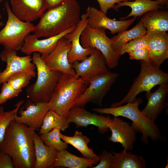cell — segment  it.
Listing matches in <instances>:
<instances>
[{
  "mask_svg": "<svg viewBox=\"0 0 168 168\" xmlns=\"http://www.w3.org/2000/svg\"><path fill=\"white\" fill-rule=\"evenodd\" d=\"M71 64L75 72L76 77L81 78L89 84L97 77L110 72L104 57L96 48L84 60L80 62L75 61Z\"/></svg>",
  "mask_w": 168,
  "mask_h": 168,
  "instance_id": "obj_10",
  "label": "cell"
},
{
  "mask_svg": "<svg viewBox=\"0 0 168 168\" xmlns=\"http://www.w3.org/2000/svg\"><path fill=\"white\" fill-rule=\"evenodd\" d=\"M59 136L63 141L72 145L79 151L83 157L98 161V156L94 153L92 149L89 148L88 146V143L90 142V139L83 135L81 132L76 131L72 136H66L60 133Z\"/></svg>",
  "mask_w": 168,
  "mask_h": 168,
  "instance_id": "obj_27",
  "label": "cell"
},
{
  "mask_svg": "<svg viewBox=\"0 0 168 168\" xmlns=\"http://www.w3.org/2000/svg\"><path fill=\"white\" fill-rule=\"evenodd\" d=\"M81 8L77 0H70L48 9L32 32L38 38L58 35L73 27L80 20Z\"/></svg>",
  "mask_w": 168,
  "mask_h": 168,
  "instance_id": "obj_2",
  "label": "cell"
},
{
  "mask_svg": "<svg viewBox=\"0 0 168 168\" xmlns=\"http://www.w3.org/2000/svg\"><path fill=\"white\" fill-rule=\"evenodd\" d=\"M99 163L92 168H111L113 155L112 152H107L104 150L98 156Z\"/></svg>",
  "mask_w": 168,
  "mask_h": 168,
  "instance_id": "obj_35",
  "label": "cell"
},
{
  "mask_svg": "<svg viewBox=\"0 0 168 168\" xmlns=\"http://www.w3.org/2000/svg\"><path fill=\"white\" fill-rule=\"evenodd\" d=\"M7 20L0 30V44L4 49L18 51L23 46L26 36L32 32L35 26L31 22L21 21L13 13L8 2H4Z\"/></svg>",
  "mask_w": 168,
  "mask_h": 168,
  "instance_id": "obj_7",
  "label": "cell"
},
{
  "mask_svg": "<svg viewBox=\"0 0 168 168\" xmlns=\"http://www.w3.org/2000/svg\"><path fill=\"white\" fill-rule=\"evenodd\" d=\"M13 14L21 21L31 22L40 18L46 10L44 0H10Z\"/></svg>",
  "mask_w": 168,
  "mask_h": 168,
  "instance_id": "obj_18",
  "label": "cell"
},
{
  "mask_svg": "<svg viewBox=\"0 0 168 168\" xmlns=\"http://www.w3.org/2000/svg\"><path fill=\"white\" fill-rule=\"evenodd\" d=\"M140 21L147 30V35L165 33L168 30V10L149 11L143 15Z\"/></svg>",
  "mask_w": 168,
  "mask_h": 168,
  "instance_id": "obj_22",
  "label": "cell"
},
{
  "mask_svg": "<svg viewBox=\"0 0 168 168\" xmlns=\"http://www.w3.org/2000/svg\"><path fill=\"white\" fill-rule=\"evenodd\" d=\"M140 73L134 80L128 93L122 100L112 104L111 107L133 102L139 93L150 91L157 85L168 83V74L162 71L160 67L150 61H140Z\"/></svg>",
  "mask_w": 168,
  "mask_h": 168,
  "instance_id": "obj_6",
  "label": "cell"
},
{
  "mask_svg": "<svg viewBox=\"0 0 168 168\" xmlns=\"http://www.w3.org/2000/svg\"><path fill=\"white\" fill-rule=\"evenodd\" d=\"M35 162L34 168H52L58 151L46 145L35 132L33 136Z\"/></svg>",
  "mask_w": 168,
  "mask_h": 168,
  "instance_id": "obj_23",
  "label": "cell"
},
{
  "mask_svg": "<svg viewBox=\"0 0 168 168\" xmlns=\"http://www.w3.org/2000/svg\"><path fill=\"white\" fill-rule=\"evenodd\" d=\"M1 60L7 63L6 68L0 73V85L11 75L22 72H30L36 76V67L30 55L19 56L17 51L4 49L0 54Z\"/></svg>",
  "mask_w": 168,
  "mask_h": 168,
  "instance_id": "obj_11",
  "label": "cell"
},
{
  "mask_svg": "<svg viewBox=\"0 0 168 168\" xmlns=\"http://www.w3.org/2000/svg\"><path fill=\"white\" fill-rule=\"evenodd\" d=\"M88 26L94 28L109 30L112 35L127 30L136 19L115 20L108 17L106 14L93 7L89 6L86 10Z\"/></svg>",
  "mask_w": 168,
  "mask_h": 168,
  "instance_id": "obj_14",
  "label": "cell"
},
{
  "mask_svg": "<svg viewBox=\"0 0 168 168\" xmlns=\"http://www.w3.org/2000/svg\"><path fill=\"white\" fill-rule=\"evenodd\" d=\"M160 3V5L163 6L166 5L168 7V0H157Z\"/></svg>",
  "mask_w": 168,
  "mask_h": 168,
  "instance_id": "obj_40",
  "label": "cell"
},
{
  "mask_svg": "<svg viewBox=\"0 0 168 168\" xmlns=\"http://www.w3.org/2000/svg\"><path fill=\"white\" fill-rule=\"evenodd\" d=\"M35 77L30 72L22 71L12 75L6 82L14 89L22 91L23 88L28 86L32 78Z\"/></svg>",
  "mask_w": 168,
  "mask_h": 168,
  "instance_id": "obj_32",
  "label": "cell"
},
{
  "mask_svg": "<svg viewBox=\"0 0 168 168\" xmlns=\"http://www.w3.org/2000/svg\"><path fill=\"white\" fill-rule=\"evenodd\" d=\"M142 48H147L145 35L134 39L124 45L119 51L120 55Z\"/></svg>",
  "mask_w": 168,
  "mask_h": 168,
  "instance_id": "obj_33",
  "label": "cell"
},
{
  "mask_svg": "<svg viewBox=\"0 0 168 168\" xmlns=\"http://www.w3.org/2000/svg\"><path fill=\"white\" fill-rule=\"evenodd\" d=\"M32 54V61L37 70V79L27 88V96L35 103L48 102L62 73L50 70L40 53L34 52Z\"/></svg>",
  "mask_w": 168,
  "mask_h": 168,
  "instance_id": "obj_5",
  "label": "cell"
},
{
  "mask_svg": "<svg viewBox=\"0 0 168 168\" xmlns=\"http://www.w3.org/2000/svg\"><path fill=\"white\" fill-rule=\"evenodd\" d=\"M108 128L111 132L109 137V141L119 143L127 151L132 150L136 141L137 132L133 126L120 119L118 117L112 119Z\"/></svg>",
  "mask_w": 168,
  "mask_h": 168,
  "instance_id": "obj_16",
  "label": "cell"
},
{
  "mask_svg": "<svg viewBox=\"0 0 168 168\" xmlns=\"http://www.w3.org/2000/svg\"><path fill=\"white\" fill-rule=\"evenodd\" d=\"M68 120L56 112L49 110L44 116L40 128L39 134L49 132L54 128H58L64 131L69 127Z\"/></svg>",
  "mask_w": 168,
  "mask_h": 168,
  "instance_id": "obj_29",
  "label": "cell"
},
{
  "mask_svg": "<svg viewBox=\"0 0 168 168\" xmlns=\"http://www.w3.org/2000/svg\"><path fill=\"white\" fill-rule=\"evenodd\" d=\"M4 25V23L2 21L0 20V27L3 26Z\"/></svg>",
  "mask_w": 168,
  "mask_h": 168,
  "instance_id": "obj_41",
  "label": "cell"
},
{
  "mask_svg": "<svg viewBox=\"0 0 168 168\" xmlns=\"http://www.w3.org/2000/svg\"><path fill=\"white\" fill-rule=\"evenodd\" d=\"M46 9L56 7L61 3L70 0H44Z\"/></svg>",
  "mask_w": 168,
  "mask_h": 168,
  "instance_id": "obj_39",
  "label": "cell"
},
{
  "mask_svg": "<svg viewBox=\"0 0 168 168\" xmlns=\"http://www.w3.org/2000/svg\"><path fill=\"white\" fill-rule=\"evenodd\" d=\"M61 130L54 128L51 131L40 136L42 141L46 146L58 151L68 148V144L62 140L59 134Z\"/></svg>",
  "mask_w": 168,
  "mask_h": 168,
  "instance_id": "obj_30",
  "label": "cell"
},
{
  "mask_svg": "<svg viewBox=\"0 0 168 168\" xmlns=\"http://www.w3.org/2000/svg\"><path fill=\"white\" fill-rule=\"evenodd\" d=\"M2 18V15L0 13V19Z\"/></svg>",
  "mask_w": 168,
  "mask_h": 168,
  "instance_id": "obj_42",
  "label": "cell"
},
{
  "mask_svg": "<svg viewBox=\"0 0 168 168\" xmlns=\"http://www.w3.org/2000/svg\"><path fill=\"white\" fill-rule=\"evenodd\" d=\"M2 84L0 93V105L5 103L9 100L17 96L22 91L14 89L6 81Z\"/></svg>",
  "mask_w": 168,
  "mask_h": 168,
  "instance_id": "obj_34",
  "label": "cell"
},
{
  "mask_svg": "<svg viewBox=\"0 0 168 168\" xmlns=\"http://www.w3.org/2000/svg\"><path fill=\"white\" fill-rule=\"evenodd\" d=\"M105 30L87 25L81 34L80 43L83 48L99 50L104 57L108 67L112 69L117 67L120 55L119 52L113 49V40L107 36Z\"/></svg>",
  "mask_w": 168,
  "mask_h": 168,
  "instance_id": "obj_8",
  "label": "cell"
},
{
  "mask_svg": "<svg viewBox=\"0 0 168 168\" xmlns=\"http://www.w3.org/2000/svg\"><path fill=\"white\" fill-rule=\"evenodd\" d=\"M1 72V69L0 68V73Z\"/></svg>",
  "mask_w": 168,
  "mask_h": 168,
  "instance_id": "obj_44",
  "label": "cell"
},
{
  "mask_svg": "<svg viewBox=\"0 0 168 168\" xmlns=\"http://www.w3.org/2000/svg\"><path fill=\"white\" fill-rule=\"evenodd\" d=\"M3 1V0H0V3Z\"/></svg>",
  "mask_w": 168,
  "mask_h": 168,
  "instance_id": "obj_43",
  "label": "cell"
},
{
  "mask_svg": "<svg viewBox=\"0 0 168 168\" xmlns=\"http://www.w3.org/2000/svg\"><path fill=\"white\" fill-rule=\"evenodd\" d=\"M141 98H136L132 102L124 105L107 108H94V112L100 114H111L114 117L122 116L132 121V124L137 132L142 134V141L145 144L148 143V138L153 141L160 140L161 136L157 126L145 115L138 108L142 102Z\"/></svg>",
  "mask_w": 168,
  "mask_h": 168,
  "instance_id": "obj_4",
  "label": "cell"
},
{
  "mask_svg": "<svg viewBox=\"0 0 168 168\" xmlns=\"http://www.w3.org/2000/svg\"><path fill=\"white\" fill-rule=\"evenodd\" d=\"M76 27H72L58 35L43 39H39L34 34H29L26 37L20 50L27 55H30L34 52H38L43 58L54 50L61 38L73 31Z\"/></svg>",
  "mask_w": 168,
  "mask_h": 168,
  "instance_id": "obj_15",
  "label": "cell"
},
{
  "mask_svg": "<svg viewBox=\"0 0 168 168\" xmlns=\"http://www.w3.org/2000/svg\"><path fill=\"white\" fill-rule=\"evenodd\" d=\"M150 54V61L160 67L168 58V34L145 35Z\"/></svg>",
  "mask_w": 168,
  "mask_h": 168,
  "instance_id": "obj_21",
  "label": "cell"
},
{
  "mask_svg": "<svg viewBox=\"0 0 168 168\" xmlns=\"http://www.w3.org/2000/svg\"><path fill=\"white\" fill-rule=\"evenodd\" d=\"M66 118L71 123H74L77 128L86 127L89 125H94L98 128L99 133L103 134L107 132L108 125L111 122L109 115H99L86 110L84 107H76L69 111Z\"/></svg>",
  "mask_w": 168,
  "mask_h": 168,
  "instance_id": "obj_12",
  "label": "cell"
},
{
  "mask_svg": "<svg viewBox=\"0 0 168 168\" xmlns=\"http://www.w3.org/2000/svg\"><path fill=\"white\" fill-rule=\"evenodd\" d=\"M24 101V100L18 101L15 105V108L7 111H4L3 106L0 107V142L3 140L7 127L14 120L20 107Z\"/></svg>",
  "mask_w": 168,
  "mask_h": 168,
  "instance_id": "obj_31",
  "label": "cell"
},
{
  "mask_svg": "<svg viewBox=\"0 0 168 168\" xmlns=\"http://www.w3.org/2000/svg\"><path fill=\"white\" fill-rule=\"evenodd\" d=\"M87 25V16L85 13L81 16L80 20L74 30L64 36L72 44L71 48L68 55V61L71 63L76 61H83L91 54L95 49L83 48L80 43L81 34Z\"/></svg>",
  "mask_w": 168,
  "mask_h": 168,
  "instance_id": "obj_19",
  "label": "cell"
},
{
  "mask_svg": "<svg viewBox=\"0 0 168 168\" xmlns=\"http://www.w3.org/2000/svg\"><path fill=\"white\" fill-rule=\"evenodd\" d=\"M118 76V73L110 71L93 79L72 108L84 107L89 103H95L101 107L104 97L110 91Z\"/></svg>",
  "mask_w": 168,
  "mask_h": 168,
  "instance_id": "obj_9",
  "label": "cell"
},
{
  "mask_svg": "<svg viewBox=\"0 0 168 168\" xmlns=\"http://www.w3.org/2000/svg\"><path fill=\"white\" fill-rule=\"evenodd\" d=\"M113 155L111 168H145L146 162L142 156H138L124 149Z\"/></svg>",
  "mask_w": 168,
  "mask_h": 168,
  "instance_id": "obj_26",
  "label": "cell"
},
{
  "mask_svg": "<svg viewBox=\"0 0 168 168\" xmlns=\"http://www.w3.org/2000/svg\"><path fill=\"white\" fill-rule=\"evenodd\" d=\"M98 2L100 11L105 14L109 9L114 7L115 4L125 1H133V0H96Z\"/></svg>",
  "mask_w": 168,
  "mask_h": 168,
  "instance_id": "obj_37",
  "label": "cell"
},
{
  "mask_svg": "<svg viewBox=\"0 0 168 168\" xmlns=\"http://www.w3.org/2000/svg\"><path fill=\"white\" fill-rule=\"evenodd\" d=\"M98 162L95 160L78 156L70 153L66 149H64L58 151L53 166V168H91L94 164H97Z\"/></svg>",
  "mask_w": 168,
  "mask_h": 168,
  "instance_id": "obj_24",
  "label": "cell"
},
{
  "mask_svg": "<svg viewBox=\"0 0 168 168\" xmlns=\"http://www.w3.org/2000/svg\"><path fill=\"white\" fill-rule=\"evenodd\" d=\"M89 85L80 78L62 73L48 102L49 110L66 118Z\"/></svg>",
  "mask_w": 168,
  "mask_h": 168,
  "instance_id": "obj_3",
  "label": "cell"
},
{
  "mask_svg": "<svg viewBox=\"0 0 168 168\" xmlns=\"http://www.w3.org/2000/svg\"><path fill=\"white\" fill-rule=\"evenodd\" d=\"M159 86L158 88L154 92H152L150 91L146 92L145 96L147 103L141 111L154 122L166 106L165 100L168 92V85L165 83Z\"/></svg>",
  "mask_w": 168,
  "mask_h": 168,
  "instance_id": "obj_20",
  "label": "cell"
},
{
  "mask_svg": "<svg viewBox=\"0 0 168 168\" xmlns=\"http://www.w3.org/2000/svg\"><path fill=\"white\" fill-rule=\"evenodd\" d=\"M35 130L12 121L0 142V151L11 157L14 168H34L33 136Z\"/></svg>",
  "mask_w": 168,
  "mask_h": 168,
  "instance_id": "obj_1",
  "label": "cell"
},
{
  "mask_svg": "<svg viewBox=\"0 0 168 168\" xmlns=\"http://www.w3.org/2000/svg\"><path fill=\"white\" fill-rule=\"evenodd\" d=\"M123 6L130 7L131 11L127 16L120 19L122 20L131 16L140 17L147 12L159 9L162 7L157 0H133L119 2L115 5L113 9L117 10Z\"/></svg>",
  "mask_w": 168,
  "mask_h": 168,
  "instance_id": "obj_25",
  "label": "cell"
},
{
  "mask_svg": "<svg viewBox=\"0 0 168 168\" xmlns=\"http://www.w3.org/2000/svg\"><path fill=\"white\" fill-rule=\"evenodd\" d=\"M147 33L146 29L140 21L133 28L119 33L111 38L113 43L112 47L119 52L121 48L126 44L135 38L145 35Z\"/></svg>",
  "mask_w": 168,
  "mask_h": 168,
  "instance_id": "obj_28",
  "label": "cell"
},
{
  "mask_svg": "<svg viewBox=\"0 0 168 168\" xmlns=\"http://www.w3.org/2000/svg\"><path fill=\"white\" fill-rule=\"evenodd\" d=\"M131 60H136L145 62L150 61V54L147 48H140L128 53Z\"/></svg>",
  "mask_w": 168,
  "mask_h": 168,
  "instance_id": "obj_36",
  "label": "cell"
},
{
  "mask_svg": "<svg viewBox=\"0 0 168 168\" xmlns=\"http://www.w3.org/2000/svg\"><path fill=\"white\" fill-rule=\"evenodd\" d=\"M25 110H20L19 114L16 116L14 120L34 129L40 128L43 119L49 110L48 102L35 103L29 99L25 104Z\"/></svg>",
  "mask_w": 168,
  "mask_h": 168,
  "instance_id": "obj_17",
  "label": "cell"
},
{
  "mask_svg": "<svg viewBox=\"0 0 168 168\" xmlns=\"http://www.w3.org/2000/svg\"><path fill=\"white\" fill-rule=\"evenodd\" d=\"M71 46V42L64 36L59 40L54 50L43 58L50 70L58 71L76 77L75 72L68 58Z\"/></svg>",
  "mask_w": 168,
  "mask_h": 168,
  "instance_id": "obj_13",
  "label": "cell"
},
{
  "mask_svg": "<svg viewBox=\"0 0 168 168\" xmlns=\"http://www.w3.org/2000/svg\"><path fill=\"white\" fill-rule=\"evenodd\" d=\"M13 168L12 161L11 156L7 154L0 151V168Z\"/></svg>",
  "mask_w": 168,
  "mask_h": 168,
  "instance_id": "obj_38",
  "label": "cell"
}]
</instances>
